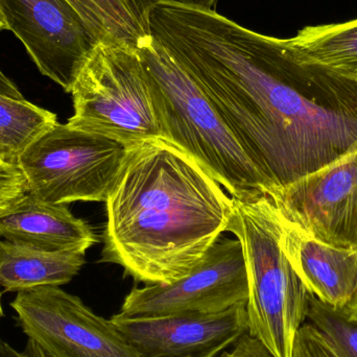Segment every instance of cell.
<instances>
[{
  "mask_svg": "<svg viewBox=\"0 0 357 357\" xmlns=\"http://www.w3.org/2000/svg\"><path fill=\"white\" fill-rule=\"evenodd\" d=\"M247 302L214 314L110 319L139 357H215L248 331Z\"/></svg>",
  "mask_w": 357,
  "mask_h": 357,
  "instance_id": "obj_11",
  "label": "cell"
},
{
  "mask_svg": "<svg viewBox=\"0 0 357 357\" xmlns=\"http://www.w3.org/2000/svg\"><path fill=\"white\" fill-rule=\"evenodd\" d=\"M220 357H274L259 340L243 333L234 344L230 351H222Z\"/></svg>",
  "mask_w": 357,
  "mask_h": 357,
  "instance_id": "obj_21",
  "label": "cell"
},
{
  "mask_svg": "<svg viewBox=\"0 0 357 357\" xmlns=\"http://www.w3.org/2000/svg\"><path fill=\"white\" fill-rule=\"evenodd\" d=\"M0 94L15 98V100H25L24 96L19 91L14 83L0 70Z\"/></svg>",
  "mask_w": 357,
  "mask_h": 357,
  "instance_id": "obj_23",
  "label": "cell"
},
{
  "mask_svg": "<svg viewBox=\"0 0 357 357\" xmlns=\"http://www.w3.org/2000/svg\"><path fill=\"white\" fill-rule=\"evenodd\" d=\"M294 56L305 64L357 75V18L331 24L308 25L285 38Z\"/></svg>",
  "mask_w": 357,
  "mask_h": 357,
  "instance_id": "obj_15",
  "label": "cell"
},
{
  "mask_svg": "<svg viewBox=\"0 0 357 357\" xmlns=\"http://www.w3.org/2000/svg\"><path fill=\"white\" fill-rule=\"evenodd\" d=\"M0 236L46 251L85 254L98 241L91 227L67 205L47 203L29 192L0 212Z\"/></svg>",
  "mask_w": 357,
  "mask_h": 357,
  "instance_id": "obj_13",
  "label": "cell"
},
{
  "mask_svg": "<svg viewBox=\"0 0 357 357\" xmlns=\"http://www.w3.org/2000/svg\"><path fill=\"white\" fill-rule=\"evenodd\" d=\"M231 199L227 231L241 241L245 254L248 333L273 356L291 357L312 294L281 248L280 218L272 199L264 193Z\"/></svg>",
  "mask_w": 357,
  "mask_h": 357,
  "instance_id": "obj_4",
  "label": "cell"
},
{
  "mask_svg": "<svg viewBox=\"0 0 357 357\" xmlns=\"http://www.w3.org/2000/svg\"><path fill=\"white\" fill-rule=\"evenodd\" d=\"M106 205L100 262L146 285L190 273L227 231L232 211L220 185L163 138L128 149Z\"/></svg>",
  "mask_w": 357,
  "mask_h": 357,
  "instance_id": "obj_2",
  "label": "cell"
},
{
  "mask_svg": "<svg viewBox=\"0 0 357 357\" xmlns=\"http://www.w3.org/2000/svg\"><path fill=\"white\" fill-rule=\"evenodd\" d=\"M85 253L52 252L0 241V287L19 293L70 282L85 264Z\"/></svg>",
  "mask_w": 357,
  "mask_h": 357,
  "instance_id": "obj_14",
  "label": "cell"
},
{
  "mask_svg": "<svg viewBox=\"0 0 357 357\" xmlns=\"http://www.w3.org/2000/svg\"><path fill=\"white\" fill-rule=\"evenodd\" d=\"M291 357H340L333 346L310 323L298 331Z\"/></svg>",
  "mask_w": 357,
  "mask_h": 357,
  "instance_id": "obj_19",
  "label": "cell"
},
{
  "mask_svg": "<svg viewBox=\"0 0 357 357\" xmlns=\"http://www.w3.org/2000/svg\"><path fill=\"white\" fill-rule=\"evenodd\" d=\"M150 23L153 37L209 98L268 193L320 171L357 142V75L300 62L285 38L205 8L161 0Z\"/></svg>",
  "mask_w": 357,
  "mask_h": 357,
  "instance_id": "obj_1",
  "label": "cell"
},
{
  "mask_svg": "<svg viewBox=\"0 0 357 357\" xmlns=\"http://www.w3.org/2000/svg\"><path fill=\"white\" fill-rule=\"evenodd\" d=\"M279 212V211H278ZM280 218V245L312 295L347 312L357 296V249L328 245Z\"/></svg>",
  "mask_w": 357,
  "mask_h": 357,
  "instance_id": "obj_12",
  "label": "cell"
},
{
  "mask_svg": "<svg viewBox=\"0 0 357 357\" xmlns=\"http://www.w3.org/2000/svg\"><path fill=\"white\" fill-rule=\"evenodd\" d=\"M1 298L2 293L1 291H0V320H1V319L3 318L4 316L3 310H2Z\"/></svg>",
  "mask_w": 357,
  "mask_h": 357,
  "instance_id": "obj_27",
  "label": "cell"
},
{
  "mask_svg": "<svg viewBox=\"0 0 357 357\" xmlns=\"http://www.w3.org/2000/svg\"><path fill=\"white\" fill-rule=\"evenodd\" d=\"M4 29H8V25H6V20H4L3 15L0 12V31H4Z\"/></svg>",
  "mask_w": 357,
  "mask_h": 357,
  "instance_id": "obj_26",
  "label": "cell"
},
{
  "mask_svg": "<svg viewBox=\"0 0 357 357\" xmlns=\"http://www.w3.org/2000/svg\"><path fill=\"white\" fill-rule=\"evenodd\" d=\"M56 123L50 111L0 94V161L18 165L25 150Z\"/></svg>",
  "mask_w": 357,
  "mask_h": 357,
  "instance_id": "obj_16",
  "label": "cell"
},
{
  "mask_svg": "<svg viewBox=\"0 0 357 357\" xmlns=\"http://www.w3.org/2000/svg\"><path fill=\"white\" fill-rule=\"evenodd\" d=\"M266 195L283 218L312 236L357 249V142L320 171Z\"/></svg>",
  "mask_w": 357,
  "mask_h": 357,
  "instance_id": "obj_9",
  "label": "cell"
},
{
  "mask_svg": "<svg viewBox=\"0 0 357 357\" xmlns=\"http://www.w3.org/2000/svg\"><path fill=\"white\" fill-rule=\"evenodd\" d=\"M128 148L98 134L56 123L21 155L29 193L52 204L106 203Z\"/></svg>",
  "mask_w": 357,
  "mask_h": 357,
  "instance_id": "obj_6",
  "label": "cell"
},
{
  "mask_svg": "<svg viewBox=\"0 0 357 357\" xmlns=\"http://www.w3.org/2000/svg\"><path fill=\"white\" fill-rule=\"evenodd\" d=\"M0 357H47L43 350L33 340H27L26 345L22 351L13 348L10 344L0 339Z\"/></svg>",
  "mask_w": 357,
  "mask_h": 357,
  "instance_id": "obj_22",
  "label": "cell"
},
{
  "mask_svg": "<svg viewBox=\"0 0 357 357\" xmlns=\"http://www.w3.org/2000/svg\"><path fill=\"white\" fill-rule=\"evenodd\" d=\"M0 12L41 75L70 93L98 43L75 8L66 0H0Z\"/></svg>",
  "mask_w": 357,
  "mask_h": 357,
  "instance_id": "obj_10",
  "label": "cell"
},
{
  "mask_svg": "<svg viewBox=\"0 0 357 357\" xmlns=\"http://www.w3.org/2000/svg\"><path fill=\"white\" fill-rule=\"evenodd\" d=\"M174 3L184 4V6H195V8H205L208 10L218 12V2L220 0H167Z\"/></svg>",
  "mask_w": 357,
  "mask_h": 357,
  "instance_id": "obj_24",
  "label": "cell"
},
{
  "mask_svg": "<svg viewBox=\"0 0 357 357\" xmlns=\"http://www.w3.org/2000/svg\"><path fill=\"white\" fill-rule=\"evenodd\" d=\"M161 0H87L102 42L126 44L139 48L152 39L150 18Z\"/></svg>",
  "mask_w": 357,
  "mask_h": 357,
  "instance_id": "obj_17",
  "label": "cell"
},
{
  "mask_svg": "<svg viewBox=\"0 0 357 357\" xmlns=\"http://www.w3.org/2000/svg\"><path fill=\"white\" fill-rule=\"evenodd\" d=\"M348 318L357 322V296L356 300H354V304L350 306L349 310L347 312H344Z\"/></svg>",
  "mask_w": 357,
  "mask_h": 357,
  "instance_id": "obj_25",
  "label": "cell"
},
{
  "mask_svg": "<svg viewBox=\"0 0 357 357\" xmlns=\"http://www.w3.org/2000/svg\"><path fill=\"white\" fill-rule=\"evenodd\" d=\"M249 279L238 239L218 241L190 273L169 284L132 289L121 314L127 316L214 314L248 301Z\"/></svg>",
  "mask_w": 357,
  "mask_h": 357,
  "instance_id": "obj_8",
  "label": "cell"
},
{
  "mask_svg": "<svg viewBox=\"0 0 357 357\" xmlns=\"http://www.w3.org/2000/svg\"><path fill=\"white\" fill-rule=\"evenodd\" d=\"M10 307L47 357H139L111 320L60 287L19 291Z\"/></svg>",
  "mask_w": 357,
  "mask_h": 357,
  "instance_id": "obj_7",
  "label": "cell"
},
{
  "mask_svg": "<svg viewBox=\"0 0 357 357\" xmlns=\"http://www.w3.org/2000/svg\"><path fill=\"white\" fill-rule=\"evenodd\" d=\"M29 192V185L20 167L0 161V212Z\"/></svg>",
  "mask_w": 357,
  "mask_h": 357,
  "instance_id": "obj_20",
  "label": "cell"
},
{
  "mask_svg": "<svg viewBox=\"0 0 357 357\" xmlns=\"http://www.w3.org/2000/svg\"><path fill=\"white\" fill-rule=\"evenodd\" d=\"M138 50L163 139L189 155L232 197L268 195L266 181L174 54L153 36Z\"/></svg>",
  "mask_w": 357,
  "mask_h": 357,
  "instance_id": "obj_3",
  "label": "cell"
},
{
  "mask_svg": "<svg viewBox=\"0 0 357 357\" xmlns=\"http://www.w3.org/2000/svg\"><path fill=\"white\" fill-rule=\"evenodd\" d=\"M310 324L333 346L340 357H357V322L314 295L310 296L307 314Z\"/></svg>",
  "mask_w": 357,
  "mask_h": 357,
  "instance_id": "obj_18",
  "label": "cell"
},
{
  "mask_svg": "<svg viewBox=\"0 0 357 357\" xmlns=\"http://www.w3.org/2000/svg\"><path fill=\"white\" fill-rule=\"evenodd\" d=\"M68 123L130 149L162 138L150 77L139 50L98 42L86 56L71 89Z\"/></svg>",
  "mask_w": 357,
  "mask_h": 357,
  "instance_id": "obj_5",
  "label": "cell"
}]
</instances>
